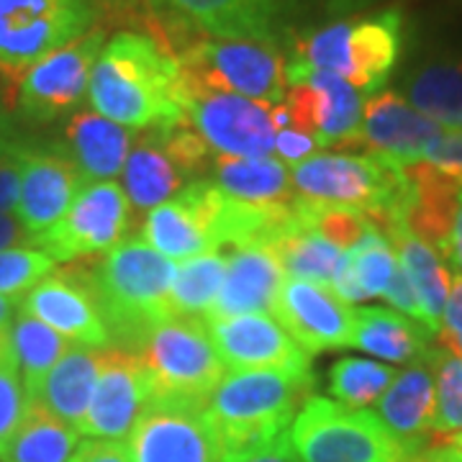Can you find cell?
I'll use <instances>...</instances> for the list:
<instances>
[{"label": "cell", "mask_w": 462, "mask_h": 462, "mask_svg": "<svg viewBox=\"0 0 462 462\" xmlns=\"http://www.w3.org/2000/svg\"><path fill=\"white\" fill-rule=\"evenodd\" d=\"M93 111L129 132L182 118V80L175 51L149 33L121 32L103 44L88 83Z\"/></svg>", "instance_id": "6da1fadb"}, {"label": "cell", "mask_w": 462, "mask_h": 462, "mask_svg": "<svg viewBox=\"0 0 462 462\" xmlns=\"http://www.w3.org/2000/svg\"><path fill=\"white\" fill-rule=\"evenodd\" d=\"M314 391L311 367L231 370L206 406L221 462H239L291 431Z\"/></svg>", "instance_id": "7a4b0ae2"}, {"label": "cell", "mask_w": 462, "mask_h": 462, "mask_svg": "<svg viewBox=\"0 0 462 462\" xmlns=\"http://www.w3.org/2000/svg\"><path fill=\"white\" fill-rule=\"evenodd\" d=\"M175 270L142 239L121 242L93 267L98 311L118 349L136 352L147 331L172 316Z\"/></svg>", "instance_id": "3957f363"}, {"label": "cell", "mask_w": 462, "mask_h": 462, "mask_svg": "<svg viewBox=\"0 0 462 462\" xmlns=\"http://www.w3.org/2000/svg\"><path fill=\"white\" fill-rule=\"evenodd\" d=\"M149 380V406L206 411L226 367L218 360L206 321L167 316L134 352Z\"/></svg>", "instance_id": "277c9868"}, {"label": "cell", "mask_w": 462, "mask_h": 462, "mask_svg": "<svg viewBox=\"0 0 462 462\" xmlns=\"http://www.w3.org/2000/svg\"><path fill=\"white\" fill-rule=\"evenodd\" d=\"M401 32L403 18L396 8L339 18L293 39L288 60L334 72L363 96H375L398 65Z\"/></svg>", "instance_id": "5b68a950"}, {"label": "cell", "mask_w": 462, "mask_h": 462, "mask_svg": "<svg viewBox=\"0 0 462 462\" xmlns=\"http://www.w3.org/2000/svg\"><path fill=\"white\" fill-rule=\"evenodd\" d=\"M303 199L345 206L365 214L375 229L403 221L409 193L406 170L378 154H314L291 170Z\"/></svg>", "instance_id": "8992f818"}, {"label": "cell", "mask_w": 462, "mask_h": 462, "mask_svg": "<svg viewBox=\"0 0 462 462\" xmlns=\"http://www.w3.org/2000/svg\"><path fill=\"white\" fill-rule=\"evenodd\" d=\"M211 167V149L182 116L136 132L124 165V193L136 211H152L178 196L185 185L203 180Z\"/></svg>", "instance_id": "52a82bcc"}, {"label": "cell", "mask_w": 462, "mask_h": 462, "mask_svg": "<svg viewBox=\"0 0 462 462\" xmlns=\"http://www.w3.org/2000/svg\"><path fill=\"white\" fill-rule=\"evenodd\" d=\"M300 462H409V452L375 411L311 396L291 427Z\"/></svg>", "instance_id": "ba28073f"}, {"label": "cell", "mask_w": 462, "mask_h": 462, "mask_svg": "<svg viewBox=\"0 0 462 462\" xmlns=\"http://www.w3.org/2000/svg\"><path fill=\"white\" fill-rule=\"evenodd\" d=\"M178 57L182 88L221 90L267 106L288 93L285 57L278 47L242 39H203L188 44Z\"/></svg>", "instance_id": "9c48e42d"}, {"label": "cell", "mask_w": 462, "mask_h": 462, "mask_svg": "<svg viewBox=\"0 0 462 462\" xmlns=\"http://www.w3.org/2000/svg\"><path fill=\"white\" fill-rule=\"evenodd\" d=\"M100 0H0V75L18 80L42 57L93 29Z\"/></svg>", "instance_id": "30bf717a"}, {"label": "cell", "mask_w": 462, "mask_h": 462, "mask_svg": "<svg viewBox=\"0 0 462 462\" xmlns=\"http://www.w3.org/2000/svg\"><path fill=\"white\" fill-rule=\"evenodd\" d=\"M285 80L288 93L281 103L285 126L311 136L319 149L360 147L365 100L357 88L334 72L291 60L285 62Z\"/></svg>", "instance_id": "8fae6325"}, {"label": "cell", "mask_w": 462, "mask_h": 462, "mask_svg": "<svg viewBox=\"0 0 462 462\" xmlns=\"http://www.w3.org/2000/svg\"><path fill=\"white\" fill-rule=\"evenodd\" d=\"M367 0H167L170 11L211 39L264 42L278 47L300 36V18L316 5L321 11L352 8Z\"/></svg>", "instance_id": "7c38bea8"}, {"label": "cell", "mask_w": 462, "mask_h": 462, "mask_svg": "<svg viewBox=\"0 0 462 462\" xmlns=\"http://www.w3.org/2000/svg\"><path fill=\"white\" fill-rule=\"evenodd\" d=\"M132 211L118 182H90L75 196L65 216L33 239V247L50 254L54 263L106 254L129 234Z\"/></svg>", "instance_id": "4fadbf2b"}, {"label": "cell", "mask_w": 462, "mask_h": 462, "mask_svg": "<svg viewBox=\"0 0 462 462\" xmlns=\"http://www.w3.org/2000/svg\"><path fill=\"white\" fill-rule=\"evenodd\" d=\"M275 106L221 90L182 88V114L208 149L226 157H270L275 152Z\"/></svg>", "instance_id": "5bb4252c"}, {"label": "cell", "mask_w": 462, "mask_h": 462, "mask_svg": "<svg viewBox=\"0 0 462 462\" xmlns=\"http://www.w3.org/2000/svg\"><path fill=\"white\" fill-rule=\"evenodd\" d=\"M224 200L226 193L206 178L185 185L178 196L149 211L142 226V242L170 263H185L206 252H218L224 247Z\"/></svg>", "instance_id": "9a60e30c"}, {"label": "cell", "mask_w": 462, "mask_h": 462, "mask_svg": "<svg viewBox=\"0 0 462 462\" xmlns=\"http://www.w3.org/2000/svg\"><path fill=\"white\" fill-rule=\"evenodd\" d=\"M103 42L106 32L90 29L72 44L51 51L29 67L18 83V114L32 124H50L69 114L88 93L90 72L103 50Z\"/></svg>", "instance_id": "2e32d148"}, {"label": "cell", "mask_w": 462, "mask_h": 462, "mask_svg": "<svg viewBox=\"0 0 462 462\" xmlns=\"http://www.w3.org/2000/svg\"><path fill=\"white\" fill-rule=\"evenodd\" d=\"M18 311L44 321L69 342H80L83 346L96 349L111 345L108 329L98 311L93 291V264L88 263V257L75 260L62 270L54 267L44 281L36 282L18 300Z\"/></svg>", "instance_id": "e0dca14e"}, {"label": "cell", "mask_w": 462, "mask_h": 462, "mask_svg": "<svg viewBox=\"0 0 462 462\" xmlns=\"http://www.w3.org/2000/svg\"><path fill=\"white\" fill-rule=\"evenodd\" d=\"M149 406V380L142 360L118 346L103 349L100 375L78 434L124 442Z\"/></svg>", "instance_id": "ac0fdd59"}, {"label": "cell", "mask_w": 462, "mask_h": 462, "mask_svg": "<svg viewBox=\"0 0 462 462\" xmlns=\"http://www.w3.org/2000/svg\"><path fill=\"white\" fill-rule=\"evenodd\" d=\"M218 360L231 370H303L309 355L270 314L203 316Z\"/></svg>", "instance_id": "d6986e66"}, {"label": "cell", "mask_w": 462, "mask_h": 462, "mask_svg": "<svg viewBox=\"0 0 462 462\" xmlns=\"http://www.w3.org/2000/svg\"><path fill=\"white\" fill-rule=\"evenodd\" d=\"M273 314L309 357L352 342L355 309L327 285L285 278Z\"/></svg>", "instance_id": "ffe728a7"}, {"label": "cell", "mask_w": 462, "mask_h": 462, "mask_svg": "<svg viewBox=\"0 0 462 462\" xmlns=\"http://www.w3.org/2000/svg\"><path fill=\"white\" fill-rule=\"evenodd\" d=\"M21 162V196H18L16 218L21 226L36 239L54 226L75 196L85 188L83 175L65 152L18 147Z\"/></svg>", "instance_id": "44dd1931"}, {"label": "cell", "mask_w": 462, "mask_h": 462, "mask_svg": "<svg viewBox=\"0 0 462 462\" xmlns=\"http://www.w3.org/2000/svg\"><path fill=\"white\" fill-rule=\"evenodd\" d=\"M126 439L132 462H221L203 411L147 406Z\"/></svg>", "instance_id": "7402d4cb"}, {"label": "cell", "mask_w": 462, "mask_h": 462, "mask_svg": "<svg viewBox=\"0 0 462 462\" xmlns=\"http://www.w3.org/2000/svg\"><path fill=\"white\" fill-rule=\"evenodd\" d=\"M445 132L393 90H380L365 100L360 147L398 165L421 162L431 142Z\"/></svg>", "instance_id": "603a6c76"}, {"label": "cell", "mask_w": 462, "mask_h": 462, "mask_svg": "<svg viewBox=\"0 0 462 462\" xmlns=\"http://www.w3.org/2000/svg\"><path fill=\"white\" fill-rule=\"evenodd\" d=\"M285 270L273 247L249 245L226 254V278L208 316L273 314Z\"/></svg>", "instance_id": "cb8c5ba5"}, {"label": "cell", "mask_w": 462, "mask_h": 462, "mask_svg": "<svg viewBox=\"0 0 462 462\" xmlns=\"http://www.w3.org/2000/svg\"><path fill=\"white\" fill-rule=\"evenodd\" d=\"M434 406V373L424 355V360L396 373L391 388L375 403V416L409 452V457H413L416 452L430 447L427 439L431 437Z\"/></svg>", "instance_id": "d4e9b609"}, {"label": "cell", "mask_w": 462, "mask_h": 462, "mask_svg": "<svg viewBox=\"0 0 462 462\" xmlns=\"http://www.w3.org/2000/svg\"><path fill=\"white\" fill-rule=\"evenodd\" d=\"M403 170L409 178L403 224L445 257L462 185L427 162L403 165Z\"/></svg>", "instance_id": "484cf974"}, {"label": "cell", "mask_w": 462, "mask_h": 462, "mask_svg": "<svg viewBox=\"0 0 462 462\" xmlns=\"http://www.w3.org/2000/svg\"><path fill=\"white\" fill-rule=\"evenodd\" d=\"M67 157L75 162L85 185L111 182L124 172L134 132L96 111H80L67 121Z\"/></svg>", "instance_id": "4316f807"}, {"label": "cell", "mask_w": 462, "mask_h": 462, "mask_svg": "<svg viewBox=\"0 0 462 462\" xmlns=\"http://www.w3.org/2000/svg\"><path fill=\"white\" fill-rule=\"evenodd\" d=\"M380 234L391 242V247L396 249L398 264L406 273L413 293H416V300H419L424 329L430 331L431 337H437L439 321L445 314L447 296H449V285H452L442 254L431 245H427L424 239H419L403 221L385 226Z\"/></svg>", "instance_id": "83f0119b"}, {"label": "cell", "mask_w": 462, "mask_h": 462, "mask_svg": "<svg viewBox=\"0 0 462 462\" xmlns=\"http://www.w3.org/2000/svg\"><path fill=\"white\" fill-rule=\"evenodd\" d=\"M103 349L72 346L65 357L51 367L50 375L42 380L39 391L26 401V406L39 403L50 413H54L60 421L69 424L72 430H80L88 403H90L96 383H98Z\"/></svg>", "instance_id": "f1b7e54d"}, {"label": "cell", "mask_w": 462, "mask_h": 462, "mask_svg": "<svg viewBox=\"0 0 462 462\" xmlns=\"http://www.w3.org/2000/svg\"><path fill=\"white\" fill-rule=\"evenodd\" d=\"M431 334L419 321L385 306L355 309V329L349 346L375 355L385 363H419L430 352Z\"/></svg>", "instance_id": "f546056e"}, {"label": "cell", "mask_w": 462, "mask_h": 462, "mask_svg": "<svg viewBox=\"0 0 462 462\" xmlns=\"http://www.w3.org/2000/svg\"><path fill=\"white\" fill-rule=\"evenodd\" d=\"M214 185L226 196L252 206H285L298 199L291 170L275 157H226L216 154L211 162Z\"/></svg>", "instance_id": "4dcf8cb0"}, {"label": "cell", "mask_w": 462, "mask_h": 462, "mask_svg": "<svg viewBox=\"0 0 462 462\" xmlns=\"http://www.w3.org/2000/svg\"><path fill=\"white\" fill-rule=\"evenodd\" d=\"M80 434L39 403H29L23 419L0 439V462H69Z\"/></svg>", "instance_id": "1f68e13d"}, {"label": "cell", "mask_w": 462, "mask_h": 462, "mask_svg": "<svg viewBox=\"0 0 462 462\" xmlns=\"http://www.w3.org/2000/svg\"><path fill=\"white\" fill-rule=\"evenodd\" d=\"M273 249L285 270V278L316 282V285H327V288L334 285L339 273L349 263V252L337 249L327 239H321L314 229H309L300 221L298 208L293 226L282 234L273 245Z\"/></svg>", "instance_id": "d6a6232c"}, {"label": "cell", "mask_w": 462, "mask_h": 462, "mask_svg": "<svg viewBox=\"0 0 462 462\" xmlns=\"http://www.w3.org/2000/svg\"><path fill=\"white\" fill-rule=\"evenodd\" d=\"M406 100L442 129H462V57L419 67L406 80Z\"/></svg>", "instance_id": "836d02e7"}, {"label": "cell", "mask_w": 462, "mask_h": 462, "mask_svg": "<svg viewBox=\"0 0 462 462\" xmlns=\"http://www.w3.org/2000/svg\"><path fill=\"white\" fill-rule=\"evenodd\" d=\"M8 346L23 380L26 401L39 391L42 380L50 375L54 365L72 349V342L47 327L44 321L18 311L8 327Z\"/></svg>", "instance_id": "e575fe53"}, {"label": "cell", "mask_w": 462, "mask_h": 462, "mask_svg": "<svg viewBox=\"0 0 462 462\" xmlns=\"http://www.w3.org/2000/svg\"><path fill=\"white\" fill-rule=\"evenodd\" d=\"M226 278V254L206 252L178 264L172 281V316H208Z\"/></svg>", "instance_id": "d590c367"}, {"label": "cell", "mask_w": 462, "mask_h": 462, "mask_svg": "<svg viewBox=\"0 0 462 462\" xmlns=\"http://www.w3.org/2000/svg\"><path fill=\"white\" fill-rule=\"evenodd\" d=\"M396 370L383 363L363 360V357H345L331 365L329 393L334 401L349 409H367L378 403L380 396L391 388Z\"/></svg>", "instance_id": "8d00e7d4"}, {"label": "cell", "mask_w": 462, "mask_h": 462, "mask_svg": "<svg viewBox=\"0 0 462 462\" xmlns=\"http://www.w3.org/2000/svg\"><path fill=\"white\" fill-rule=\"evenodd\" d=\"M427 360L434 373V421L431 437L452 439L462 431V357L439 349H430Z\"/></svg>", "instance_id": "74e56055"}, {"label": "cell", "mask_w": 462, "mask_h": 462, "mask_svg": "<svg viewBox=\"0 0 462 462\" xmlns=\"http://www.w3.org/2000/svg\"><path fill=\"white\" fill-rule=\"evenodd\" d=\"M296 208L300 221L314 229L321 239H327L329 245H334L342 252L355 249L367 231L373 229L375 224L360 211L355 208H345V206H331V203H319V200L303 199L298 196Z\"/></svg>", "instance_id": "f35d334b"}, {"label": "cell", "mask_w": 462, "mask_h": 462, "mask_svg": "<svg viewBox=\"0 0 462 462\" xmlns=\"http://www.w3.org/2000/svg\"><path fill=\"white\" fill-rule=\"evenodd\" d=\"M398 270L396 249L375 226L363 236V242L349 249V273L363 300L385 296Z\"/></svg>", "instance_id": "ab89813d"}, {"label": "cell", "mask_w": 462, "mask_h": 462, "mask_svg": "<svg viewBox=\"0 0 462 462\" xmlns=\"http://www.w3.org/2000/svg\"><path fill=\"white\" fill-rule=\"evenodd\" d=\"M57 263L42 249L16 247L0 252V296L21 300L39 281H44Z\"/></svg>", "instance_id": "60d3db41"}, {"label": "cell", "mask_w": 462, "mask_h": 462, "mask_svg": "<svg viewBox=\"0 0 462 462\" xmlns=\"http://www.w3.org/2000/svg\"><path fill=\"white\" fill-rule=\"evenodd\" d=\"M26 413V391L18 365L8 346V334L0 346V439H5Z\"/></svg>", "instance_id": "b9f144b4"}, {"label": "cell", "mask_w": 462, "mask_h": 462, "mask_svg": "<svg viewBox=\"0 0 462 462\" xmlns=\"http://www.w3.org/2000/svg\"><path fill=\"white\" fill-rule=\"evenodd\" d=\"M437 342L445 352L462 357V275L452 278L445 314H442L439 331H437Z\"/></svg>", "instance_id": "7bdbcfd3"}, {"label": "cell", "mask_w": 462, "mask_h": 462, "mask_svg": "<svg viewBox=\"0 0 462 462\" xmlns=\"http://www.w3.org/2000/svg\"><path fill=\"white\" fill-rule=\"evenodd\" d=\"M421 162L437 167L462 185V129H445L431 142Z\"/></svg>", "instance_id": "ee69618b"}, {"label": "cell", "mask_w": 462, "mask_h": 462, "mask_svg": "<svg viewBox=\"0 0 462 462\" xmlns=\"http://www.w3.org/2000/svg\"><path fill=\"white\" fill-rule=\"evenodd\" d=\"M18 147L0 154V216L11 214L18 206L21 196V162H18Z\"/></svg>", "instance_id": "f6af8a7d"}, {"label": "cell", "mask_w": 462, "mask_h": 462, "mask_svg": "<svg viewBox=\"0 0 462 462\" xmlns=\"http://www.w3.org/2000/svg\"><path fill=\"white\" fill-rule=\"evenodd\" d=\"M316 149H319V144H316L311 136L296 132L291 126H282L275 134V152L281 154V160L285 165H300L303 160L314 157Z\"/></svg>", "instance_id": "bcb514c9"}, {"label": "cell", "mask_w": 462, "mask_h": 462, "mask_svg": "<svg viewBox=\"0 0 462 462\" xmlns=\"http://www.w3.org/2000/svg\"><path fill=\"white\" fill-rule=\"evenodd\" d=\"M69 462H132L126 442L111 439H85L78 445Z\"/></svg>", "instance_id": "7dc6e473"}, {"label": "cell", "mask_w": 462, "mask_h": 462, "mask_svg": "<svg viewBox=\"0 0 462 462\" xmlns=\"http://www.w3.org/2000/svg\"><path fill=\"white\" fill-rule=\"evenodd\" d=\"M385 300L396 309L398 314L409 316L413 321H419L421 324V311H419V300H416V293H413L411 282L406 278V273L401 270V264H398L396 275H393V281L388 285V291H385ZM424 327V324H421Z\"/></svg>", "instance_id": "c3c4849f"}, {"label": "cell", "mask_w": 462, "mask_h": 462, "mask_svg": "<svg viewBox=\"0 0 462 462\" xmlns=\"http://www.w3.org/2000/svg\"><path fill=\"white\" fill-rule=\"evenodd\" d=\"M239 462H300V457H298L296 447L291 442V431H285L275 442H270L260 452H254V455H249Z\"/></svg>", "instance_id": "681fc988"}, {"label": "cell", "mask_w": 462, "mask_h": 462, "mask_svg": "<svg viewBox=\"0 0 462 462\" xmlns=\"http://www.w3.org/2000/svg\"><path fill=\"white\" fill-rule=\"evenodd\" d=\"M16 247H33V239L29 236V231L21 226L16 216H0V252Z\"/></svg>", "instance_id": "f907efd6"}, {"label": "cell", "mask_w": 462, "mask_h": 462, "mask_svg": "<svg viewBox=\"0 0 462 462\" xmlns=\"http://www.w3.org/2000/svg\"><path fill=\"white\" fill-rule=\"evenodd\" d=\"M103 11H116V14H149L157 16L162 14L167 5V0H100Z\"/></svg>", "instance_id": "816d5d0a"}, {"label": "cell", "mask_w": 462, "mask_h": 462, "mask_svg": "<svg viewBox=\"0 0 462 462\" xmlns=\"http://www.w3.org/2000/svg\"><path fill=\"white\" fill-rule=\"evenodd\" d=\"M445 257L457 270V275H462V190L460 199H457V211H455V221H452V231H449Z\"/></svg>", "instance_id": "f5cc1de1"}, {"label": "cell", "mask_w": 462, "mask_h": 462, "mask_svg": "<svg viewBox=\"0 0 462 462\" xmlns=\"http://www.w3.org/2000/svg\"><path fill=\"white\" fill-rule=\"evenodd\" d=\"M409 462H462V452L452 442H439V445L424 447Z\"/></svg>", "instance_id": "db71d44e"}, {"label": "cell", "mask_w": 462, "mask_h": 462, "mask_svg": "<svg viewBox=\"0 0 462 462\" xmlns=\"http://www.w3.org/2000/svg\"><path fill=\"white\" fill-rule=\"evenodd\" d=\"M16 144H18V142L14 139L11 124H8V116L3 114V108H0V154L11 152V149L16 147Z\"/></svg>", "instance_id": "11a10c76"}, {"label": "cell", "mask_w": 462, "mask_h": 462, "mask_svg": "<svg viewBox=\"0 0 462 462\" xmlns=\"http://www.w3.org/2000/svg\"><path fill=\"white\" fill-rule=\"evenodd\" d=\"M16 303L18 300L0 296V331H8V327H11V321L16 316Z\"/></svg>", "instance_id": "9f6ffc18"}, {"label": "cell", "mask_w": 462, "mask_h": 462, "mask_svg": "<svg viewBox=\"0 0 462 462\" xmlns=\"http://www.w3.org/2000/svg\"><path fill=\"white\" fill-rule=\"evenodd\" d=\"M449 442H452V445L457 447V449H460V452H462V431H460V434H455V437H452Z\"/></svg>", "instance_id": "6f0895ef"}, {"label": "cell", "mask_w": 462, "mask_h": 462, "mask_svg": "<svg viewBox=\"0 0 462 462\" xmlns=\"http://www.w3.org/2000/svg\"><path fill=\"white\" fill-rule=\"evenodd\" d=\"M5 334H8V331H0V346H3V342H5Z\"/></svg>", "instance_id": "680465c9"}]
</instances>
